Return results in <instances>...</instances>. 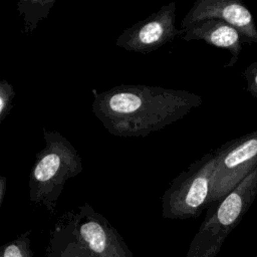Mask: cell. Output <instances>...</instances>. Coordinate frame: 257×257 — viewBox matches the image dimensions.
Returning <instances> with one entry per match:
<instances>
[{
	"label": "cell",
	"instance_id": "5",
	"mask_svg": "<svg viewBox=\"0 0 257 257\" xmlns=\"http://www.w3.org/2000/svg\"><path fill=\"white\" fill-rule=\"evenodd\" d=\"M215 155L209 207L225 198L257 168V130L226 143Z\"/></svg>",
	"mask_w": 257,
	"mask_h": 257
},
{
	"label": "cell",
	"instance_id": "4",
	"mask_svg": "<svg viewBox=\"0 0 257 257\" xmlns=\"http://www.w3.org/2000/svg\"><path fill=\"white\" fill-rule=\"evenodd\" d=\"M215 167V153H207L175 177L161 197L162 217L186 220L208 209Z\"/></svg>",
	"mask_w": 257,
	"mask_h": 257
},
{
	"label": "cell",
	"instance_id": "12",
	"mask_svg": "<svg viewBox=\"0 0 257 257\" xmlns=\"http://www.w3.org/2000/svg\"><path fill=\"white\" fill-rule=\"evenodd\" d=\"M0 257H34L31 248V230H27L5 243L0 249Z\"/></svg>",
	"mask_w": 257,
	"mask_h": 257
},
{
	"label": "cell",
	"instance_id": "1",
	"mask_svg": "<svg viewBox=\"0 0 257 257\" xmlns=\"http://www.w3.org/2000/svg\"><path fill=\"white\" fill-rule=\"evenodd\" d=\"M200 95L185 89L117 85L94 93L92 112L114 137L145 138L200 106Z\"/></svg>",
	"mask_w": 257,
	"mask_h": 257
},
{
	"label": "cell",
	"instance_id": "3",
	"mask_svg": "<svg viewBox=\"0 0 257 257\" xmlns=\"http://www.w3.org/2000/svg\"><path fill=\"white\" fill-rule=\"evenodd\" d=\"M257 196V168L220 202L208 208L185 257H216Z\"/></svg>",
	"mask_w": 257,
	"mask_h": 257
},
{
	"label": "cell",
	"instance_id": "14",
	"mask_svg": "<svg viewBox=\"0 0 257 257\" xmlns=\"http://www.w3.org/2000/svg\"><path fill=\"white\" fill-rule=\"evenodd\" d=\"M247 90L257 98V61L251 63L244 71Z\"/></svg>",
	"mask_w": 257,
	"mask_h": 257
},
{
	"label": "cell",
	"instance_id": "10",
	"mask_svg": "<svg viewBox=\"0 0 257 257\" xmlns=\"http://www.w3.org/2000/svg\"><path fill=\"white\" fill-rule=\"evenodd\" d=\"M45 257H93L78 239L68 211L57 219L50 230Z\"/></svg>",
	"mask_w": 257,
	"mask_h": 257
},
{
	"label": "cell",
	"instance_id": "13",
	"mask_svg": "<svg viewBox=\"0 0 257 257\" xmlns=\"http://www.w3.org/2000/svg\"><path fill=\"white\" fill-rule=\"evenodd\" d=\"M16 95L13 85L6 79L0 81V123L6 118L13 107V99Z\"/></svg>",
	"mask_w": 257,
	"mask_h": 257
},
{
	"label": "cell",
	"instance_id": "2",
	"mask_svg": "<svg viewBox=\"0 0 257 257\" xmlns=\"http://www.w3.org/2000/svg\"><path fill=\"white\" fill-rule=\"evenodd\" d=\"M45 145L31 167L29 199L54 215L66 182L82 172V160L74 146L59 132L42 128Z\"/></svg>",
	"mask_w": 257,
	"mask_h": 257
},
{
	"label": "cell",
	"instance_id": "9",
	"mask_svg": "<svg viewBox=\"0 0 257 257\" xmlns=\"http://www.w3.org/2000/svg\"><path fill=\"white\" fill-rule=\"evenodd\" d=\"M181 32V38L185 41L202 40L213 46L229 50L232 55L229 65L234 63L242 49L240 33L234 27L219 19H208L191 24L182 28Z\"/></svg>",
	"mask_w": 257,
	"mask_h": 257
},
{
	"label": "cell",
	"instance_id": "7",
	"mask_svg": "<svg viewBox=\"0 0 257 257\" xmlns=\"http://www.w3.org/2000/svg\"><path fill=\"white\" fill-rule=\"evenodd\" d=\"M176 1L162 6L146 19L124 29L116 38L115 45L143 54L160 49L182 34L176 25Z\"/></svg>",
	"mask_w": 257,
	"mask_h": 257
},
{
	"label": "cell",
	"instance_id": "11",
	"mask_svg": "<svg viewBox=\"0 0 257 257\" xmlns=\"http://www.w3.org/2000/svg\"><path fill=\"white\" fill-rule=\"evenodd\" d=\"M56 0H21L16 4V10L24 20L23 33H32L45 18Z\"/></svg>",
	"mask_w": 257,
	"mask_h": 257
},
{
	"label": "cell",
	"instance_id": "16",
	"mask_svg": "<svg viewBox=\"0 0 257 257\" xmlns=\"http://www.w3.org/2000/svg\"><path fill=\"white\" fill-rule=\"evenodd\" d=\"M256 257H257V255H256Z\"/></svg>",
	"mask_w": 257,
	"mask_h": 257
},
{
	"label": "cell",
	"instance_id": "15",
	"mask_svg": "<svg viewBox=\"0 0 257 257\" xmlns=\"http://www.w3.org/2000/svg\"><path fill=\"white\" fill-rule=\"evenodd\" d=\"M6 192H7V179L5 176H1L0 177V207L3 204Z\"/></svg>",
	"mask_w": 257,
	"mask_h": 257
},
{
	"label": "cell",
	"instance_id": "6",
	"mask_svg": "<svg viewBox=\"0 0 257 257\" xmlns=\"http://www.w3.org/2000/svg\"><path fill=\"white\" fill-rule=\"evenodd\" d=\"M68 212L78 239L93 257H135L122 236L90 204L83 203Z\"/></svg>",
	"mask_w": 257,
	"mask_h": 257
},
{
	"label": "cell",
	"instance_id": "8",
	"mask_svg": "<svg viewBox=\"0 0 257 257\" xmlns=\"http://www.w3.org/2000/svg\"><path fill=\"white\" fill-rule=\"evenodd\" d=\"M208 19L222 20L240 33L242 41L257 43V28L253 15L239 0H197L183 17L180 28Z\"/></svg>",
	"mask_w": 257,
	"mask_h": 257
}]
</instances>
